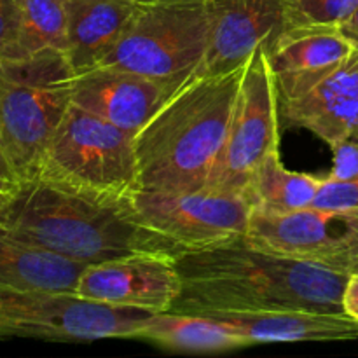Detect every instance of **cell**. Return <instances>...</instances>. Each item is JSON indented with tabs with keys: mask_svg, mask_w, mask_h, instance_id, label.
Listing matches in <instances>:
<instances>
[{
	"mask_svg": "<svg viewBox=\"0 0 358 358\" xmlns=\"http://www.w3.org/2000/svg\"><path fill=\"white\" fill-rule=\"evenodd\" d=\"M182 289L170 311L254 313L315 310L345 313L348 273L259 248L238 238L219 247L177 255Z\"/></svg>",
	"mask_w": 358,
	"mask_h": 358,
	"instance_id": "1",
	"label": "cell"
},
{
	"mask_svg": "<svg viewBox=\"0 0 358 358\" xmlns=\"http://www.w3.org/2000/svg\"><path fill=\"white\" fill-rule=\"evenodd\" d=\"M243 69L191 77L163 101L135 135L140 189H208Z\"/></svg>",
	"mask_w": 358,
	"mask_h": 358,
	"instance_id": "2",
	"label": "cell"
},
{
	"mask_svg": "<svg viewBox=\"0 0 358 358\" xmlns=\"http://www.w3.org/2000/svg\"><path fill=\"white\" fill-rule=\"evenodd\" d=\"M0 229L83 264L142 252L178 255L170 241L136 224L124 203L105 205L41 178L24 180L14 192Z\"/></svg>",
	"mask_w": 358,
	"mask_h": 358,
	"instance_id": "3",
	"label": "cell"
},
{
	"mask_svg": "<svg viewBox=\"0 0 358 358\" xmlns=\"http://www.w3.org/2000/svg\"><path fill=\"white\" fill-rule=\"evenodd\" d=\"M73 77L62 51L0 58V143L23 182L35 178L49 140L72 107Z\"/></svg>",
	"mask_w": 358,
	"mask_h": 358,
	"instance_id": "4",
	"label": "cell"
},
{
	"mask_svg": "<svg viewBox=\"0 0 358 358\" xmlns=\"http://www.w3.org/2000/svg\"><path fill=\"white\" fill-rule=\"evenodd\" d=\"M35 178L93 201L121 205L140 189L135 136L72 103Z\"/></svg>",
	"mask_w": 358,
	"mask_h": 358,
	"instance_id": "5",
	"label": "cell"
},
{
	"mask_svg": "<svg viewBox=\"0 0 358 358\" xmlns=\"http://www.w3.org/2000/svg\"><path fill=\"white\" fill-rule=\"evenodd\" d=\"M206 44V0L149 3L136 9L100 65L140 73L177 91L199 69Z\"/></svg>",
	"mask_w": 358,
	"mask_h": 358,
	"instance_id": "6",
	"label": "cell"
},
{
	"mask_svg": "<svg viewBox=\"0 0 358 358\" xmlns=\"http://www.w3.org/2000/svg\"><path fill=\"white\" fill-rule=\"evenodd\" d=\"M154 311L96 303L76 292L0 287V339L90 343L136 339Z\"/></svg>",
	"mask_w": 358,
	"mask_h": 358,
	"instance_id": "7",
	"label": "cell"
},
{
	"mask_svg": "<svg viewBox=\"0 0 358 358\" xmlns=\"http://www.w3.org/2000/svg\"><path fill=\"white\" fill-rule=\"evenodd\" d=\"M124 206L136 224L170 241L178 255L243 238L254 212L245 194L215 189H136L126 199Z\"/></svg>",
	"mask_w": 358,
	"mask_h": 358,
	"instance_id": "8",
	"label": "cell"
},
{
	"mask_svg": "<svg viewBox=\"0 0 358 358\" xmlns=\"http://www.w3.org/2000/svg\"><path fill=\"white\" fill-rule=\"evenodd\" d=\"M280 122V101L266 59V48H259L245 63L226 142L208 189L245 194L259 164L278 150Z\"/></svg>",
	"mask_w": 358,
	"mask_h": 358,
	"instance_id": "9",
	"label": "cell"
},
{
	"mask_svg": "<svg viewBox=\"0 0 358 358\" xmlns=\"http://www.w3.org/2000/svg\"><path fill=\"white\" fill-rule=\"evenodd\" d=\"M247 241L273 254L352 275L358 268V208L308 206L271 215L254 212Z\"/></svg>",
	"mask_w": 358,
	"mask_h": 358,
	"instance_id": "10",
	"label": "cell"
},
{
	"mask_svg": "<svg viewBox=\"0 0 358 358\" xmlns=\"http://www.w3.org/2000/svg\"><path fill=\"white\" fill-rule=\"evenodd\" d=\"M180 289L175 255L142 252L87 264L76 294L110 306L163 313L173 308Z\"/></svg>",
	"mask_w": 358,
	"mask_h": 358,
	"instance_id": "11",
	"label": "cell"
},
{
	"mask_svg": "<svg viewBox=\"0 0 358 358\" xmlns=\"http://www.w3.org/2000/svg\"><path fill=\"white\" fill-rule=\"evenodd\" d=\"M208 44L192 77L241 69L259 48H269L289 27L285 0H206Z\"/></svg>",
	"mask_w": 358,
	"mask_h": 358,
	"instance_id": "12",
	"label": "cell"
},
{
	"mask_svg": "<svg viewBox=\"0 0 358 358\" xmlns=\"http://www.w3.org/2000/svg\"><path fill=\"white\" fill-rule=\"evenodd\" d=\"M357 45L338 24H289L266 48L280 107L297 100L334 73Z\"/></svg>",
	"mask_w": 358,
	"mask_h": 358,
	"instance_id": "13",
	"label": "cell"
},
{
	"mask_svg": "<svg viewBox=\"0 0 358 358\" xmlns=\"http://www.w3.org/2000/svg\"><path fill=\"white\" fill-rule=\"evenodd\" d=\"M171 93L166 84L140 73L98 65L76 73L72 103L135 136Z\"/></svg>",
	"mask_w": 358,
	"mask_h": 358,
	"instance_id": "14",
	"label": "cell"
},
{
	"mask_svg": "<svg viewBox=\"0 0 358 358\" xmlns=\"http://www.w3.org/2000/svg\"><path fill=\"white\" fill-rule=\"evenodd\" d=\"M280 119L315 133L331 147L358 133V48L310 93L282 105Z\"/></svg>",
	"mask_w": 358,
	"mask_h": 358,
	"instance_id": "15",
	"label": "cell"
},
{
	"mask_svg": "<svg viewBox=\"0 0 358 358\" xmlns=\"http://www.w3.org/2000/svg\"><path fill=\"white\" fill-rule=\"evenodd\" d=\"M243 336L248 346L269 343H331L358 339V322L346 313L315 310L210 313Z\"/></svg>",
	"mask_w": 358,
	"mask_h": 358,
	"instance_id": "16",
	"label": "cell"
},
{
	"mask_svg": "<svg viewBox=\"0 0 358 358\" xmlns=\"http://www.w3.org/2000/svg\"><path fill=\"white\" fill-rule=\"evenodd\" d=\"M138 3L131 0H66L69 49L73 72L100 65L114 49Z\"/></svg>",
	"mask_w": 358,
	"mask_h": 358,
	"instance_id": "17",
	"label": "cell"
},
{
	"mask_svg": "<svg viewBox=\"0 0 358 358\" xmlns=\"http://www.w3.org/2000/svg\"><path fill=\"white\" fill-rule=\"evenodd\" d=\"M87 264L24 243L0 229V287L76 292Z\"/></svg>",
	"mask_w": 358,
	"mask_h": 358,
	"instance_id": "18",
	"label": "cell"
},
{
	"mask_svg": "<svg viewBox=\"0 0 358 358\" xmlns=\"http://www.w3.org/2000/svg\"><path fill=\"white\" fill-rule=\"evenodd\" d=\"M136 339L150 341L173 352L215 353L248 346L243 336L206 315L163 311L147 320Z\"/></svg>",
	"mask_w": 358,
	"mask_h": 358,
	"instance_id": "19",
	"label": "cell"
},
{
	"mask_svg": "<svg viewBox=\"0 0 358 358\" xmlns=\"http://www.w3.org/2000/svg\"><path fill=\"white\" fill-rule=\"evenodd\" d=\"M322 182L324 178L315 175L287 170L280 150H275L252 175L245 196L254 212L282 215L313 206Z\"/></svg>",
	"mask_w": 358,
	"mask_h": 358,
	"instance_id": "20",
	"label": "cell"
},
{
	"mask_svg": "<svg viewBox=\"0 0 358 358\" xmlns=\"http://www.w3.org/2000/svg\"><path fill=\"white\" fill-rule=\"evenodd\" d=\"M69 49L66 0H20V31L10 56Z\"/></svg>",
	"mask_w": 358,
	"mask_h": 358,
	"instance_id": "21",
	"label": "cell"
},
{
	"mask_svg": "<svg viewBox=\"0 0 358 358\" xmlns=\"http://www.w3.org/2000/svg\"><path fill=\"white\" fill-rule=\"evenodd\" d=\"M289 24H341L358 7V0H285Z\"/></svg>",
	"mask_w": 358,
	"mask_h": 358,
	"instance_id": "22",
	"label": "cell"
},
{
	"mask_svg": "<svg viewBox=\"0 0 358 358\" xmlns=\"http://www.w3.org/2000/svg\"><path fill=\"white\" fill-rule=\"evenodd\" d=\"M313 206L358 208V177L350 178V180H327L324 177Z\"/></svg>",
	"mask_w": 358,
	"mask_h": 358,
	"instance_id": "23",
	"label": "cell"
},
{
	"mask_svg": "<svg viewBox=\"0 0 358 358\" xmlns=\"http://www.w3.org/2000/svg\"><path fill=\"white\" fill-rule=\"evenodd\" d=\"M334 152V164L327 180H350L358 177V133L346 136L341 142L332 145Z\"/></svg>",
	"mask_w": 358,
	"mask_h": 358,
	"instance_id": "24",
	"label": "cell"
},
{
	"mask_svg": "<svg viewBox=\"0 0 358 358\" xmlns=\"http://www.w3.org/2000/svg\"><path fill=\"white\" fill-rule=\"evenodd\" d=\"M20 31V0H0V58L10 56Z\"/></svg>",
	"mask_w": 358,
	"mask_h": 358,
	"instance_id": "25",
	"label": "cell"
},
{
	"mask_svg": "<svg viewBox=\"0 0 358 358\" xmlns=\"http://www.w3.org/2000/svg\"><path fill=\"white\" fill-rule=\"evenodd\" d=\"M21 184H23V180L17 175L16 168L13 166L9 156H7L2 143H0V191L7 192V194H14L21 187Z\"/></svg>",
	"mask_w": 358,
	"mask_h": 358,
	"instance_id": "26",
	"label": "cell"
},
{
	"mask_svg": "<svg viewBox=\"0 0 358 358\" xmlns=\"http://www.w3.org/2000/svg\"><path fill=\"white\" fill-rule=\"evenodd\" d=\"M343 310L358 322V273H352L348 283H346L345 296H343Z\"/></svg>",
	"mask_w": 358,
	"mask_h": 358,
	"instance_id": "27",
	"label": "cell"
},
{
	"mask_svg": "<svg viewBox=\"0 0 358 358\" xmlns=\"http://www.w3.org/2000/svg\"><path fill=\"white\" fill-rule=\"evenodd\" d=\"M339 28H341L343 34H345L346 37H348L350 41H352L358 48V7L353 10V14L348 17V20L343 21V23L339 24Z\"/></svg>",
	"mask_w": 358,
	"mask_h": 358,
	"instance_id": "28",
	"label": "cell"
},
{
	"mask_svg": "<svg viewBox=\"0 0 358 358\" xmlns=\"http://www.w3.org/2000/svg\"><path fill=\"white\" fill-rule=\"evenodd\" d=\"M10 198H13V194H7V192L0 191V227H2L3 222H6L7 208H9Z\"/></svg>",
	"mask_w": 358,
	"mask_h": 358,
	"instance_id": "29",
	"label": "cell"
},
{
	"mask_svg": "<svg viewBox=\"0 0 358 358\" xmlns=\"http://www.w3.org/2000/svg\"><path fill=\"white\" fill-rule=\"evenodd\" d=\"M131 2L138 3V6H149V3H159V2H175V0H131Z\"/></svg>",
	"mask_w": 358,
	"mask_h": 358,
	"instance_id": "30",
	"label": "cell"
},
{
	"mask_svg": "<svg viewBox=\"0 0 358 358\" xmlns=\"http://www.w3.org/2000/svg\"><path fill=\"white\" fill-rule=\"evenodd\" d=\"M353 273H358V268H357V269H355V271H353Z\"/></svg>",
	"mask_w": 358,
	"mask_h": 358,
	"instance_id": "31",
	"label": "cell"
}]
</instances>
